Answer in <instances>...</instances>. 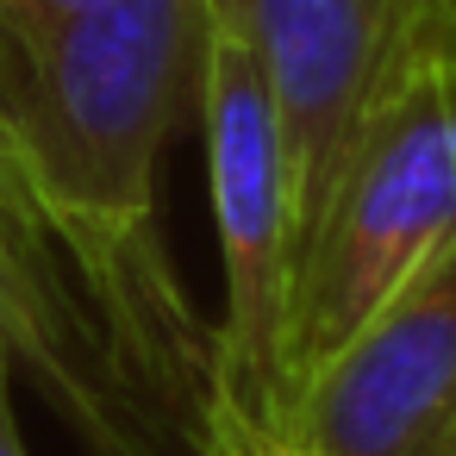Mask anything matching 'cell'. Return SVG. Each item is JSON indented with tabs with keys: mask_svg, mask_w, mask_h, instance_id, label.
Here are the masks:
<instances>
[{
	"mask_svg": "<svg viewBox=\"0 0 456 456\" xmlns=\"http://www.w3.org/2000/svg\"><path fill=\"white\" fill-rule=\"evenodd\" d=\"M238 7L275 94L288 151V219L300 244L369 94L419 26L456 20V0H238Z\"/></svg>",
	"mask_w": 456,
	"mask_h": 456,
	"instance_id": "4",
	"label": "cell"
},
{
	"mask_svg": "<svg viewBox=\"0 0 456 456\" xmlns=\"http://www.w3.org/2000/svg\"><path fill=\"white\" fill-rule=\"evenodd\" d=\"M194 107L207 126V182H213V225H219V263H225V313L213 325L207 444L288 437V294H294L288 151H281L275 94L238 0H207Z\"/></svg>",
	"mask_w": 456,
	"mask_h": 456,
	"instance_id": "3",
	"label": "cell"
},
{
	"mask_svg": "<svg viewBox=\"0 0 456 456\" xmlns=\"http://www.w3.org/2000/svg\"><path fill=\"white\" fill-rule=\"evenodd\" d=\"M456 238V20H431L369 94L294 244L288 425L313 381Z\"/></svg>",
	"mask_w": 456,
	"mask_h": 456,
	"instance_id": "2",
	"label": "cell"
},
{
	"mask_svg": "<svg viewBox=\"0 0 456 456\" xmlns=\"http://www.w3.org/2000/svg\"><path fill=\"white\" fill-rule=\"evenodd\" d=\"M200 32L207 0H94L0 45L7 157L175 456L207 444L213 325L163 256L157 157L200 94Z\"/></svg>",
	"mask_w": 456,
	"mask_h": 456,
	"instance_id": "1",
	"label": "cell"
},
{
	"mask_svg": "<svg viewBox=\"0 0 456 456\" xmlns=\"http://www.w3.org/2000/svg\"><path fill=\"white\" fill-rule=\"evenodd\" d=\"M0 456H26L20 419H13V362L0 356Z\"/></svg>",
	"mask_w": 456,
	"mask_h": 456,
	"instance_id": "6",
	"label": "cell"
},
{
	"mask_svg": "<svg viewBox=\"0 0 456 456\" xmlns=\"http://www.w3.org/2000/svg\"><path fill=\"white\" fill-rule=\"evenodd\" d=\"M288 437L319 456H456V238L313 381Z\"/></svg>",
	"mask_w": 456,
	"mask_h": 456,
	"instance_id": "5",
	"label": "cell"
}]
</instances>
